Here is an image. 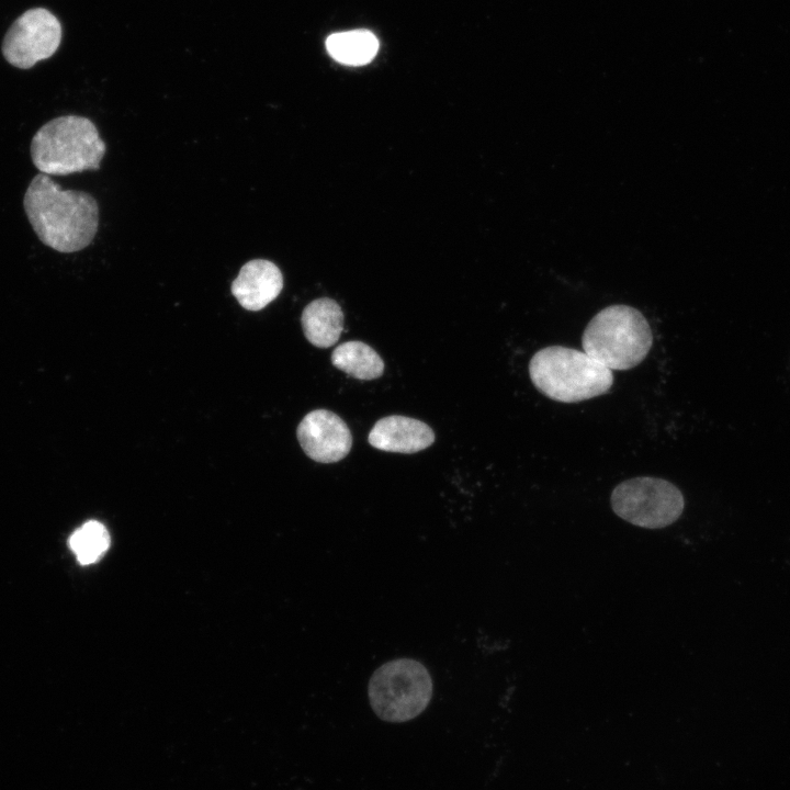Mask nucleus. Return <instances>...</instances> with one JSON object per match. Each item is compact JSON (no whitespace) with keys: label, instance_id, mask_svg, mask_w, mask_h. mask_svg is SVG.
Returning a JSON list of instances; mask_svg holds the SVG:
<instances>
[{"label":"nucleus","instance_id":"f8f14e48","mask_svg":"<svg viewBox=\"0 0 790 790\" xmlns=\"http://www.w3.org/2000/svg\"><path fill=\"white\" fill-rule=\"evenodd\" d=\"M331 363L358 380H375L384 372L380 354L369 345L357 340L336 347L331 353Z\"/></svg>","mask_w":790,"mask_h":790},{"label":"nucleus","instance_id":"0eeeda50","mask_svg":"<svg viewBox=\"0 0 790 790\" xmlns=\"http://www.w3.org/2000/svg\"><path fill=\"white\" fill-rule=\"evenodd\" d=\"M61 41V25L47 9L33 8L20 15L5 34L2 53L9 64L32 68L54 55Z\"/></svg>","mask_w":790,"mask_h":790},{"label":"nucleus","instance_id":"39448f33","mask_svg":"<svg viewBox=\"0 0 790 790\" xmlns=\"http://www.w3.org/2000/svg\"><path fill=\"white\" fill-rule=\"evenodd\" d=\"M370 704L387 722L419 715L430 702L432 680L428 669L413 658H397L380 666L369 681Z\"/></svg>","mask_w":790,"mask_h":790},{"label":"nucleus","instance_id":"f257e3e1","mask_svg":"<svg viewBox=\"0 0 790 790\" xmlns=\"http://www.w3.org/2000/svg\"><path fill=\"white\" fill-rule=\"evenodd\" d=\"M23 205L40 240L56 251H80L98 232L95 199L88 192L63 190L47 174L38 173L31 180Z\"/></svg>","mask_w":790,"mask_h":790},{"label":"nucleus","instance_id":"6e6552de","mask_svg":"<svg viewBox=\"0 0 790 790\" xmlns=\"http://www.w3.org/2000/svg\"><path fill=\"white\" fill-rule=\"evenodd\" d=\"M305 454L318 463H335L345 459L352 447L347 424L335 413L316 409L302 419L296 430Z\"/></svg>","mask_w":790,"mask_h":790},{"label":"nucleus","instance_id":"f03ea898","mask_svg":"<svg viewBox=\"0 0 790 790\" xmlns=\"http://www.w3.org/2000/svg\"><path fill=\"white\" fill-rule=\"evenodd\" d=\"M105 151L106 145L93 122L72 114L48 121L31 142L32 161L47 176L98 170Z\"/></svg>","mask_w":790,"mask_h":790},{"label":"nucleus","instance_id":"4468645a","mask_svg":"<svg viewBox=\"0 0 790 790\" xmlns=\"http://www.w3.org/2000/svg\"><path fill=\"white\" fill-rule=\"evenodd\" d=\"M68 544L78 562L88 565L104 555L110 545V534L101 522L90 520L70 535Z\"/></svg>","mask_w":790,"mask_h":790},{"label":"nucleus","instance_id":"423d86ee","mask_svg":"<svg viewBox=\"0 0 790 790\" xmlns=\"http://www.w3.org/2000/svg\"><path fill=\"white\" fill-rule=\"evenodd\" d=\"M612 510L623 520L642 528H664L684 511L681 492L670 482L637 476L618 484L611 493Z\"/></svg>","mask_w":790,"mask_h":790},{"label":"nucleus","instance_id":"ddd939ff","mask_svg":"<svg viewBox=\"0 0 790 790\" xmlns=\"http://www.w3.org/2000/svg\"><path fill=\"white\" fill-rule=\"evenodd\" d=\"M326 48L338 63L361 66L374 58L379 49V41L368 30H354L330 35L326 41Z\"/></svg>","mask_w":790,"mask_h":790},{"label":"nucleus","instance_id":"20e7f679","mask_svg":"<svg viewBox=\"0 0 790 790\" xmlns=\"http://www.w3.org/2000/svg\"><path fill=\"white\" fill-rule=\"evenodd\" d=\"M653 343L651 326L644 315L628 305L602 308L587 324L583 350L609 370H629L640 364Z\"/></svg>","mask_w":790,"mask_h":790},{"label":"nucleus","instance_id":"1a4fd4ad","mask_svg":"<svg viewBox=\"0 0 790 790\" xmlns=\"http://www.w3.org/2000/svg\"><path fill=\"white\" fill-rule=\"evenodd\" d=\"M368 440L382 451L411 454L430 447L435 442V432L421 420L392 415L374 424Z\"/></svg>","mask_w":790,"mask_h":790},{"label":"nucleus","instance_id":"9b49d317","mask_svg":"<svg viewBox=\"0 0 790 790\" xmlns=\"http://www.w3.org/2000/svg\"><path fill=\"white\" fill-rule=\"evenodd\" d=\"M306 339L317 348H329L343 330V313L340 305L328 297L314 300L301 316Z\"/></svg>","mask_w":790,"mask_h":790},{"label":"nucleus","instance_id":"9d476101","mask_svg":"<svg viewBox=\"0 0 790 790\" xmlns=\"http://www.w3.org/2000/svg\"><path fill=\"white\" fill-rule=\"evenodd\" d=\"M283 287L280 269L266 259L246 262L232 283V293L248 311H260L271 303Z\"/></svg>","mask_w":790,"mask_h":790},{"label":"nucleus","instance_id":"7ed1b4c3","mask_svg":"<svg viewBox=\"0 0 790 790\" xmlns=\"http://www.w3.org/2000/svg\"><path fill=\"white\" fill-rule=\"evenodd\" d=\"M529 375L546 397L576 403L599 396L613 384L612 371L585 351L550 346L537 351L529 362Z\"/></svg>","mask_w":790,"mask_h":790}]
</instances>
